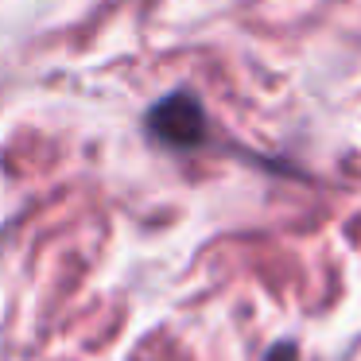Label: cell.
<instances>
[{
  "label": "cell",
  "instance_id": "obj_1",
  "mask_svg": "<svg viewBox=\"0 0 361 361\" xmlns=\"http://www.w3.org/2000/svg\"><path fill=\"white\" fill-rule=\"evenodd\" d=\"M148 128L159 144L167 148H195L206 136V113L198 105L195 94L179 90V94H167L156 109L148 113Z\"/></svg>",
  "mask_w": 361,
  "mask_h": 361
}]
</instances>
